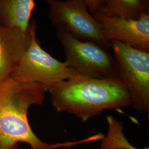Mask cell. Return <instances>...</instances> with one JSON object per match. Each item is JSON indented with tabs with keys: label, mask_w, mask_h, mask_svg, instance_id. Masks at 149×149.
I'll list each match as a JSON object with an SVG mask.
<instances>
[{
	"label": "cell",
	"mask_w": 149,
	"mask_h": 149,
	"mask_svg": "<svg viewBox=\"0 0 149 149\" xmlns=\"http://www.w3.org/2000/svg\"><path fill=\"white\" fill-rule=\"evenodd\" d=\"M36 6L33 0H0V25L27 32Z\"/></svg>",
	"instance_id": "cell-10"
},
{
	"label": "cell",
	"mask_w": 149,
	"mask_h": 149,
	"mask_svg": "<svg viewBox=\"0 0 149 149\" xmlns=\"http://www.w3.org/2000/svg\"><path fill=\"white\" fill-rule=\"evenodd\" d=\"M55 28L64 47V63L68 67L91 78L120 79L114 58L106 49L96 43L74 38L63 27Z\"/></svg>",
	"instance_id": "cell-4"
},
{
	"label": "cell",
	"mask_w": 149,
	"mask_h": 149,
	"mask_svg": "<svg viewBox=\"0 0 149 149\" xmlns=\"http://www.w3.org/2000/svg\"><path fill=\"white\" fill-rule=\"evenodd\" d=\"M91 13H100L109 17L137 20L149 12L146 0H85Z\"/></svg>",
	"instance_id": "cell-9"
},
{
	"label": "cell",
	"mask_w": 149,
	"mask_h": 149,
	"mask_svg": "<svg viewBox=\"0 0 149 149\" xmlns=\"http://www.w3.org/2000/svg\"><path fill=\"white\" fill-rule=\"evenodd\" d=\"M52 105L86 122L107 109L132 105V98L120 79H98L80 74L48 88Z\"/></svg>",
	"instance_id": "cell-2"
},
{
	"label": "cell",
	"mask_w": 149,
	"mask_h": 149,
	"mask_svg": "<svg viewBox=\"0 0 149 149\" xmlns=\"http://www.w3.org/2000/svg\"><path fill=\"white\" fill-rule=\"evenodd\" d=\"M31 42L10 78L22 84H39L48 88L80 75L65 63L59 61L40 47L36 38V24L30 23Z\"/></svg>",
	"instance_id": "cell-3"
},
{
	"label": "cell",
	"mask_w": 149,
	"mask_h": 149,
	"mask_svg": "<svg viewBox=\"0 0 149 149\" xmlns=\"http://www.w3.org/2000/svg\"><path fill=\"white\" fill-rule=\"evenodd\" d=\"M49 18L55 27L64 28L74 38L112 48L104 37L100 23L87 10L85 0H48Z\"/></svg>",
	"instance_id": "cell-6"
},
{
	"label": "cell",
	"mask_w": 149,
	"mask_h": 149,
	"mask_svg": "<svg viewBox=\"0 0 149 149\" xmlns=\"http://www.w3.org/2000/svg\"><path fill=\"white\" fill-rule=\"evenodd\" d=\"M31 33L0 25V82L9 78L29 45Z\"/></svg>",
	"instance_id": "cell-8"
},
{
	"label": "cell",
	"mask_w": 149,
	"mask_h": 149,
	"mask_svg": "<svg viewBox=\"0 0 149 149\" xmlns=\"http://www.w3.org/2000/svg\"><path fill=\"white\" fill-rule=\"evenodd\" d=\"M106 119L108 132L102 140L100 149H149V148L138 149L134 147L123 133L122 124L112 116H107Z\"/></svg>",
	"instance_id": "cell-11"
},
{
	"label": "cell",
	"mask_w": 149,
	"mask_h": 149,
	"mask_svg": "<svg viewBox=\"0 0 149 149\" xmlns=\"http://www.w3.org/2000/svg\"><path fill=\"white\" fill-rule=\"evenodd\" d=\"M120 79L132 98L139 113L149 112V54L117 40L111 41Z\"/></svg>",
	"instance_id": "cell-5"
},
{
	"label": "cell",
	"mask_w": 149,
	"mask_h": 149,
	"mask_svg": "<svg viewBox=\"0 0 149 149\" xmlns=\"http://www.w3.org/2000/svg\"><path fill=\"white\" fill-rule=\"evenodd\" d=\"M46 92L41 84H22L10 77L0 82L1 149H17L19 142L29 144L31 149H57L95 141L93 135L56 144H48L38 137L29 123L28 112L33 105L43 104Z\"/></svg>",
	"instance_id": "cell-1"
},
{
	"label": "cell",
	"mask_w": 149,
	"mask_h": 149,
	"mask_svg": "<svg viewBox=\"0 0 149 149\" xmlns=\"http://www.w3.org/2000/svg\"><path fill=\"white\" fill-rule=\"evenodd\" d=\"M92 15L101 24L104 37L110 43L117 40L149 52V12L143 14L137 20L109 17L98 12Z\"/></svg>",
	"instance_id": "cell-7"
},
{
	"label": "cell",
	"mask_w": 149,
	"mask_h": 149,
	"mask_svg": "<svg viewBox=\"0 0 149 149\" xmlns=\"http://www.w3.org/2000/svg\"><path fill=\"white\" fill-rule=\"evenodd\" d=\"M0 149H1V148H0Z\"/></svg>",
	"instance_id": "cell-12"
}]
</instances>
